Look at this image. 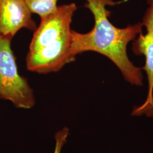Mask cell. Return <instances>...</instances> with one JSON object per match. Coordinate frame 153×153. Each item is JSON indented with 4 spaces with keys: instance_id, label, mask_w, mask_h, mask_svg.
<instances>
[{
    "instance_id": "8992f818",
    "label": "cell",
    "mask_w": 153,
    "mask_h": 153,
    "mask_svg": "<svg viewBox=\"0 0 153 153\" xmlns=\"http://www.w3.org/2000/svg\"><path fill=\"white\" fill-rule=\"evenodd\" d=\"M59 0H25L32 13L40 18L55 11L57 7Z\"/></svg>"
},
{
    "instance_id": "277c9868",
    "label": "cell",
    "mask_w": 153,
    "mask_h": 153,
    "mask_svg": "<svg viewBox=\"0 0 153 153\" xmlns=\"http://www.w3.org/2000/svg\"><path fill=\"white\" fill-rule=\"evenodd\" d=\"M149 7L142 18L143 26L146 33H140L132 44V51L137 56L143 55L145 64L142 68L146 73L148 91L145 101L139 106H134L131 111L133 116H145L153 117V0H148Z\"/></svg>"
},
{
    "instance_id": "6da1fadb",
    "label": "cell",
    "mask_w": 153,
    "mask_h": 153,
    "mask_svg": "<svg viewBox=\"0 0 153 153\" xmlns=\"http://www.w3.org/2000/svg\"><path fill=\"white\" fill-rule=\"evenodd\" d=\"M85 7L92 13L95 24L93 29L85 33L71 30V53L76 58L88 51L97 52L108 58L121 71L126 81L136 86L143 85L142 68L134 65L127 54L128 44L142 33V23L118 28L109 21L111 13L107 6L121 2L114 0H85Z\"/></svg>"
},
{
    "instance_id": "7a4b0ae2",
    "label": "cell",
    "mask_w": 153,
    "mask_h": 153,
    "mask_svg": "<svg viewBox=\"0 0 153 153\" xmlns=\"http://www.w3.org/2000/svg\"><path fill=\"white\" fill-rule=\"evenodd\" d=\"M74 3L58 6L41 18L33 35L26 58L27 69L38 74L57 72L76 60L71 53L72 18Z\"/></svg>"
},
{
    "instance_id": "3957f363",
    "label": "cell",
    "mask_w": 153,
    "mask_h": 153,
    "mask_svg": "<svg viewBox=\"0 0 153 153\" xmlns=\"http://www.w3.org/2000/svg\"><path fill=\"white\" fill-rule=\"evenodd\" d=\"M11 42L0 36V98L10 101L18 108L30 109L35 104L33 90L18 73Z\"/></svg>"
},
{
    "instance_id": "5b68a950",
    "label": "cell",
    "mask_w": 153,
    "mask_h": 153,
    "mask_svg": "<svg viewBox=\"0 0 153 153\" xmlns=\"http://www.w3.org/2000/svg\"><path fill=\"white\" fill-rule=\"evenodd\" d=\"M32 14L25 0H0V36L12 40L22 28L35 31Z\"/></svg>"
},
{
    "instance_id": "52a82bcc",
    "label": "cell",
    "mask_w": 153,
    "mask_h": 153,
    "mask_svg": "<svg viewBox=\"0 0 153 153\" xmlns=\"http://www.w3.org/2000/svg\"><path fill=\"white\" fill-rule=\"evenodd\" d=\"M69 130L68 128L64 127L61 130L57 131L55 134V138L56 140L54 153H60L61 150L64 144L66 142V139L69 134Z\"/></svg>"
}]
</instances>
